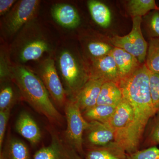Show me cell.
<instances>
[{
	"mask_svg": "<svg viewBox=\"0 0 159 159\" xmlns=\"http://www.w3.org/2000/svg\"><path fill=\"white\" fill-rule=\"evenodd\" d=\"M150 73L145 64L119 82L123 97L130 103L134 111L133 122L123 146L127 154L138 151L147 123L157 112L151 97Z\"/></svg>",
	"mask_w": 159,
	"mask_h": 159,
	"instance_id": "cell-1",
	"label": "cell"
},
{
	"mask_svg": "<svg viewBox=\"0 0 159 159\" xmlns=\"http://www.w3.org/2000/svg\"><path fill=\"white\" fill-rule=\"evenodd\" d=\"M11 80L18 89L21 97L36 111L51 122L62 123V116L53 105L48 92L37 74L23 65L12 63Z\"/></svg>",
	"mask_w": 159,
	"mask_h": 159,
	"instance_id": "cell-2",
	"label": "cell"
},
{
	"mask_svg": "<svg viewBox=\"0 0 159 159\" xmlns=\"http://www.w3.org/2000/svg\"><path fill=\"white\" fill-rule=\"evenodd\" d=\"M34 20L18 32L9 46L12 63L23 65L37 60L46 52L52 51L51 43L44 31Z\"/></svg>",
	"mask_w": 159,
	"mask_h": 159,
	"instance_id": "cell-3",
	"label": "cell"
},
{
	"mask_svg": "<svg viewBox=\"0 0 159 159\" xmlns=\"http://www.w3.org/2000/svg\"><path fill=\"white\" fill-rule=\"evenodd\" d=\"M56 62L67 93L74 98L90 79L89 73L83 70L77 56L69 48L59 51Z\"/></svg>",
	"mask_w": 159,
	"mask_h": 159,
	"instance_id": "cell-4",
	"label": "cell"
},
{
	"mask_svg": "<svg viewBox=\"0 0 159 159\" xmlns=\"http://www.w3.org/2000/svg\"><path fill=\"white\" fill-rule=\"evenodd\" d=\"M38 0H20L2 20L1 31L5 38L15 36L24 26L34 19L39 7Z\"/></svg>",
	"mask_w": 159,
	"mask_h": 159,
	"instance_id": "cell-5",
	"label": "cell"
},
{
	"mask_svg": "<svg viewBox=\"0 0 159 159\" xmlns=\"http://www.w3.org/2000/svg\"><path fill=\"white\" fill-rule=\"evenodd\" d=\"M65 112L67 128L64 136L77 152L82 155L84 153V133L88 127L89 122L84 119L79 107L72 99H69L66 102Z\"/></svg>",
	"mask_w": 159,
	"mask_h": 159,
	"instance_id": "cell-6",
	"label": "cell"
},
{
	"mask_svg": "<svg viewBox=\"0 0 159 159\" xmlns=\"http://www.w3.org/2000/svg\"><path fill=\"white\" fill-rule=\"evenodd\" d=\"M142 17L136 16L133 18L131 31L123 36L115 35L110 41L116 48L125 50L136 57L140 63L146 61L148 46L142 34L141 29Z\"/></svg>",
	"mask_w": 159,
	"mask_h": 159,
	"instance_id": "cell-7",
	"label": "cell"
},
{
	"mask_svg": "<svg viewBox=\"0 0 159 159\" xmlns=\"http://www.w3.org/2000/svg\"><path fill=\"white\" fill-rule=\"evenodd\" d=\"M35 74L41 80L55 103L59 106H65L68 95L58 76L54 60L49 57L43 60L38 65Z\"/></svg>",
	"mask_w": 159,
	"mask_h": 159,
	"instance_id": "cell-8",
	"label": "cell"
},
{
	"mask_svg": "<svg viewBox=\"0 0 159 159\" xmlns=\"http://www.w3.org/2000/svg\"><path fill=\"white\" fill-rule=\"evenodd\" d=\"M49 129L51 138L50 145L36 152L33 159H82L64 136L53 129Z\"/></svg>",
	"mask_w": 159,
	"mask_h": 159,
	"instance_id": "cell-9",
	"label": "cell"
},
{
	"mask_svg": "<svg viewBox=\"0 0 159 159\" xmlns=\"http://www.w3.org/2000/svg\"><path fill=\"white\" fill-rule=\"evenodd\" d=\"M134 116L131 106L123 97L108 122L115 131V142L123 148L133 122Z\"/></svg>",
	"mask_w": 159,
	"mask_h": 159,
	"instance_id": "cell-10",
	"label": "cell"
},
{
	"mask_svg": "<svg viewBox=\"0 0 159 159\" xmlns=\"http://www.w3.org/2000/svg\"><path fill=\"white\" fill-rule=\"evenodd\" d=\"M89 70L90 79H100L104 82L119 83V72L113 57L110 53L104 57L93 59Z\"/></svg>",
	"mask_w": 159,
	"mask_h": 159,
	"instance_id": "cell-11",
	"label": "cell"
},
{
	"mask_svg": "<svg viewBox=\"0 0 159 159\" xmlns=\"http://www.w3.org/2000/svg\"><path fill=\"white\" fill-rule=\"evenodd\" d=\"M89 122L86 133V141L92 147L105 146L115 142V131L108 123Z\"/></svg>",
	"mask_w": 159,
	"mask_h": 159,
	"instance_id": "cell-12",
	"label": "cell"
},
{
	"mask_svg": "<svg viewBox=\"0 0 159 159\" xmlns=\"http://www.w3.org/2000/svg\"><path fill=\"white\" fill-rule=\"evenodd\" d=\"M104 81L100 79H90L74 98L82 112L97 105L101 87Z\"/></svg>",
	"mask_w": 159,
	"mask_h": 159,
	"instance_id": "cell-13",
	"label": "cell"
},
{
	"mask_svg": "<svg viewBox=\"0 0 159 159\" xmlns=\"http://www.w3.org/2000/svg\"><path fill=\"white\" fill-rule=\"evenodd\" d=\"M52 17L60 25L69 29L77 28L80 22V19L77 9L72 5L57 4L51 9Z\"/></svg>",
	"mask_w": 159,
	"mask_h": 159,
	"instance_id": "cell-14",
	"label": "cell"
},
{
	"mask_svg": "<svg viewBox=\"0 0 159 159\" xmlns=\"http://www.w3.org/2000/svg\"><path fill=\"white\" fill-rule=\"evenodd\" d=\"M16 130L31 144L36 145L41 139V133L38 125L28 113H20L15 124Z\"/></svg>",
	"mask_w": 159,
	"mask_h": 159,
	"instance_id": "cell-15",
	"label": "cell"
},
{
	"mask_svg": "<svg viewBox=\"0 0 159 159\" xmlns=\"http://www.w3.org/2000/svg\"><path fill=\"white\" fill-rule=\"evenodd\" d=\"M110 54L116 64L120 81L132 74L140 66L141 63L137 58L123 49L115 47Z\"/></svg>",
	"mask_w": 159,
	"mask_h": 159,
	"instance_id": "cell-16",
	"label": "cell"
},
{
	"mask_svg": "<svg viewBox=\"0 0 159 159\" xmlns=\"http://www.w3.org/2000/svg\"><path fill=\"white\" fill-rule=\"evenodd\" d=\"M85 159H127V154L113 142L105 146L92 147L85 155Z\"/></svg>",
	"mask_w": 159,
	"mask_h": 159,
	"instance_id": "cell-17",
	"label": "cell"
},
{
	"mask_svg": "<svg viewBox=\"0 0 159 159\" xmlns=\"http://www.w3.org/2000/svg\"><path fill=\"white\" fill-rule=\"evenodd\" d=\"M123 98L122 91L116 83L104 82L99 93L97 105L117 106Z\"/></svg>",
	"mask_w": 159,
	"mask_h": 159,
	"instance_id": "cell-18",
	"label": "cell"
},
{
	"mask_svg": "<svg viewBox=\"0 0 159 159\" xmlns=\"http://www.w3.org/2000/svg\"><path fill=\"white\" fill-rule=\"evenodd\" d=\"M88 6L94 21L102 28H108L111 20V14L108 7L103 3L96 0L88 1Z\"/></svg>",
	"mask_w": 159,
	"mask_h": 159,
	"instance_id": "cell-19",
	"label": "cell"
},
{
	"mask_svg": "<svg viewBox=\"0 0 159 159\" xmlns=\"http://www.w3.org/2000/svg\"><path fill=\"white\" fill-rule=\"evenodd\" d=\"M1 154L3 159H31L28 146L22 141L15 138L8 140Z\"/></svg>",
	"mask_w": 159,
	"mask_h": 159,
	"instance_id": "cell-20",
	"label": "cell"
},
{
	"mask_svg": "<svg viewBox=\"0 0 159 159\" xmlns=\"http://www.w3.org/2000/svg\"><path fill=\"white\" fill-rule=\"evenodd\" d=\"M116 106L97 105L83 112V116L88 122L97 121L108 123L116 110Z\"/></svg>",
	"mask_w": 159,
	"mask_h": 159,
	"instance_id": "cell-21",
	"label": "cell"
},
{
	"mask_svg": "<svg viewBox=\"0 0 159 159\" xmlns=\"http://www.w3.org/2000/svg\"><path fill=\"white\" fill-rule=\"evenodd\" d=\"M129 13L133 17L145 15L151 10L159 11V7L154 0H131L127 3Z\"/></svg>",
	"mask_w": 159,
	"mask_h": 159,
	"instance_id": "cell-22",
	"label": "cell"
},
{
	"mask_svg": "<svg viewBox=\"0 0 159 159\" xmlns=\"http://www.w3.org/2000/svg\"><path fill=\"white\" fill-rule=\"evenodd\" d=\"M0 91V111L11 110L17 99V94L11 80L4 81Z\"/></svg>",
	"mask_w": 159,
	"mask_h": 159,
	"instance_id": "cell-23",
	"label": "cell"
},
{
	"mask_svg": "<svg viewBox=\"0 0 159 159\" xmlns=\"http://www.w3.org/2000/svg\"><path fill=\"white\" fill-rule=\"evenodd\" d=\"M145 61L150 72L159 74V38L149 40Z\"/></svg>",
	"mask_w": 159,
	"mask_h": 159,
	"instance_id": "cell-24",
	"label": "cell"
},
{
	"mask_svg": "<svg viewBox=\"0 0 159 159\" xmlns=\"http://www.w3.org/2000/svg\"><path fill=\"white\" fill-rule=\"evenodd\" d=\"M12 63L9 54V47L2 45L0 52V78L1 82L11 80Z\"/></svg>",
	"mask_w": 159,
	"mask_h": 159,
	"instance_id": "cell-25",
	"label": "cell"
},
{
	"mask_svg": "<svg viewBox=\"0 0 159 159\" xmlns=\"http://www.w3.org/2000/svg\"><path fill=\"white\" fill-rule=\"evenodd\" d=\"M89 54L93 59L104 57L111 53L112 48L106 43L99 41H92L87 44Z\"/></svg>",
	"mask_w": 159,
	"mask_h": 159,
	"instance_id": "cell-26",
	"label": "cell"
},
{
	"mask_svg": "<svg viewBox=\"0 0 159 159\" xmlns=\"http://www.w3.org/2000/svg\"><path fill=\"white\" fill-rule=\"evenodd\" d=\"M149 84L152 103L157 111L159 109V74L150 72Z\"/></svg>",
	"mask_w": 159,
	"mask_h": 159,
	"instance_id": "cell-27",
	"label": "cell"
},
{
	"mask_svg": "<svg viewBox=\"0 0 159 159\" xmlns=\"http://www.w3.org/2000/svg\"><path fill=\"white\" fill-rule=\"evenodd\" d=\"M127 159H159V148L153 146L143 150H138L127 154Z\"/></svg>",
	"mask_w": 159,
	"mask_h": 159,
	"instance_id": "cell-28",
	"label": "cell"
},
{
	"mask_svg": "<svg viewBox=\"0 0 159 159\" xmlns=\"http://www.w3.org/2000/svg\"><path fill=\"white\" fill-rule=\"evenodd\" d=\"M153 118L148 136V144L151 147L159 145V109Z\"/></svg>",
	"mask_w": 159,
	"mask_h": 159,
	"instance_id": "cell-29",
	"label": "cell"
},
{
	"mask_svg": "<svg viewBox=\"0 0 159 159\" xmlns=\"http://www.w3.org/2000/svg\"><path fill=\"white\" fill-rule=\"evenodd\" d=\"M148 20V28L151 38H159V11H152Z\"/></svg>",
	"mask_w": 159,
	"mask_h": 159,
	"instance_id": "cell-30",
	"label": "cell"
},
{
	"mask_svg": "<svg viewBox=\"0 0 159 159\" xmlns=\"http://www.w3.org/2000/svg\"><path fill=\"white\" fill-rule=\"evenodd\" d=\"M10 110L0 111V150L2 152L6 126L9 121Z\"/></svg>",
	"mask_w": 159,
	"mask_h": 159,
	"instance_id": "cell-31",
	"label": "cell"
},
{
	"mask_svg": "<svg viewBox=\"0 0 159 159\" xmlns=\"http://www.w3.org/2000/svg\"><path fill=\"white\" fill-rule=\"evenodd\" d=\"M16 2L15 0H0V15L7 14Z\"/></svg>",
	"mask_w": 159,
	"mask_h": 159,
	"instance_id": "cell-32",
	"label": "cell"
},
{
	"mask_svg": "<svg viewBox=\"0 0 159 159\" xmlns=\"http://www.w3.org/2000/svg\"><path fill=\"white\" fill-rule=\"evenodd\" d=\"M0 159H3V157L2 156V155L1 154V156H0Z\"/></svg>",
	"mask_w": 159,
	"mask_h": 159,
	"instance_id": "cell-33",
	"label": "cell"
}]
</instances>
